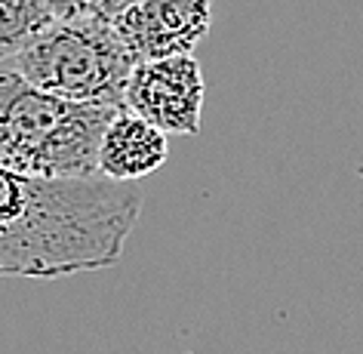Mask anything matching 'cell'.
I'll list each match as a JSON object with an SVG mask.
<instances>
[{"label":"cell","mask_w":363,"mask_h":354,"mask_svg":"<svg viewBox=\"0 0 363 354\" xmlns=\"http://www.w3.org/2000/svg\"><path fill=\"white\" fill-rule=\"evenodd\" d=\"M139 216L135 182L34 179L0 163V280L111 268Z\"/></svg>","instance_id":"cell-1"},{"label":"cell","mask_w":363,"mask_h":354,"mask_svg":"<svg viewBox=\"0 0 363 354\" xmlns=\"http://www.w3.org/2000/svg\"><path fill=\"white\" fill-rule=\"evenodd\" d=\"M117 105L68 99L0 68V163L34 179H93Z\"/></svg>","instance_id":"cell-2"},{"label":"cell","mask_w":363,"mask_h":354,"mask_svg":"<svg viewBox=\"0 0 363 354\" xmlns=\"http://www.w3.org/2000/svg\"><path fill=\"white\" fill-rule=\"evenodd\" d=\"M135 62L111 19L84 13L56 19L13 59V68L50 93L123 108Z\"/></svg>","instance_id":"cell-3"},{"label":"cell","mask_w":363,"mask_h":354,"mask_svg":"<svg viewBox=\"0 0 363 354\" xmlns=\"http://www.w3.org/2000/svg\"><path fill=\"white\" fill-rule=\"evenodd\" d=\"M206 102V80L191 52L135 62L123 108L160 126L167 135H197Z\"/></svg>","instance_id":"cell-4"},{"label":"cell","mask_w":363,"mask_h":354,"mask_svg":"<svg viewBox=\"0 0 363 354\" xmlns=\"http://www.w3.org/2000/svg\"><path fill=\"white\" fill-rule=\"evenodd\" d=\"M213 0H139L114 19L139 62L194 52L210 34Z\"/></svg>","instance_id":"cell-5"},{"label":"cell","mask_w":363,"mask_h":354,"mask_svg":"<svg viewBox=\"0 0 363 354\" xmlns=\"http://www.w3.org/2000/svg\"><path fill=\"white\" fill-rule=\"evenodd\" d=\"M169 157L167 133L145 117L121 108L102 135L99 172L114 182H139L157 172Z\"/></svg>","instance_id":"cell-6"},{"label":"cell","mask_w":363,"mask_h":354,"mask_svg":"<svg viewBox=\"0 0 363 354\" xmlns=\"http://www.w3.org/2000/svg\"><path fill=\"white\" fill-rule=\"evenodd\" d=\"M52 22L50 0H0V62L16 59Z\"/></svg>","instance_id":"cell-7"},{"label":"cell","mask_w":363,"mask_h":354,"mask_svg":"<svg viewBox=\"0 0 363 354\" xmlns=\"http://www.w3.org/2000/svg\"><path fill=\"white\" fill-rule=\"evenodd\" d=\"M56 19H74V16L93 13V0H50Z\"/></svg>","instance_id":"cell-8"},{"label":"cell","mask_w":363,"mask_h":354,"mask_svg":"<svg viewBox=\"0 0 363 354\" xmlns=\"http://www.w3.org/2000/svg\"><path fill=\"white\" fill-rule=\"evenodd\" d=\"M133 4H139V0H93V13L105 16V19H117L123 10H130Z\"/></svg>","instance_id":"cell-9"}]
</instances>
